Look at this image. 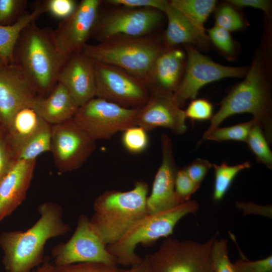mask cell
Listing matches in <instances>:
<instances>
[{
	"label": "cell",
	"mask_w": 272,
	"mask_h": 272,
	"mask_svg": "<svg viewBox=\"0 0 272 272\" xmlns=\"http://www.w3.org/2000/svg\"><path fill=\"white\" fill-rule=\"evenodd\" d=\"M195 200H188L163 212L148 214L135 223L116 242L107 245L118 264L131 266L143 258L135 251L139 244L153 245L159 239L167 238L173 233L177 223L185 216L194 214L198 209Z\"/></svg>",
	"instance_id": "obj_6"
},
{
	"label": "cell",
	"mask_w": 272,
	"mask_h": 272,
	"mask_svg": "<svg viewBox=\"0 0 272 272\" xmlns=\"http://www.w3.org/2000/svg\"><path fill=\"white\" fill-rule=\"evenodd\" d=\"M186 63L184 73L173 93L177 104L181 107L189 99H196L198 91L205 85L229 77L245 76L248 69L229 66L217 63L200 53L191 45H185Z\"/></svg>",
	"instance_id": "obj_10"
},
{
	"label": "cell",
	"mask_w": 272,
	"mask_h": 272,
	"mask_svg": "<svg viewBox=\"0 0 272 272\" xmlns=\"http://www.w3.org/2000/svg\"><path fill=\"white\" fill-rule=\"evenodd\" d=\"M30 105L51 125L73 118L79 107L66 89L58 82L48 95H37Z\"/></svg>",
	"instance_id": "obj_20"
},
{
	"label": "cell",
	"mask_w": 272,
	"mask_h": 272,
	"mask_svg": "<svg viewBox=\"0 0 272 272\" xmlns=\"http://www.w3.org/2000/svg\"><path fill=\"white\" fill-rule=\"evenodd\" d=\"M45 123L30 105L15 113L6 130L15 156L20 147Z\"/></svg>",
	"instance_id": "obj_23"
},
{
	"label": "cell",
	"mask_w": 272,
	"mask_h": 272,
	"mask_svg": "<svg viewBox=\"0 0 272 272\" xmlns=\"http://www.w3.org/2000/svg\"><path fill=\"white\" fill-rule=\"evenodd\" d=\"M207 31L209 38L219 50L229 55L233 53L235 45L230 32L216 25Z\"/></svg>",
	"instance_id": "obj_37"
},
{
	"label": "cell",
	"mask_w": 272,
	"mask_h": 272,
	"mask_svg": "<svg viewBox=\"0 0 272 272\" xmlns=\"http://www.w3.org/2000/svg\"><path fill=\"white\" fill-rule=\"evenodd\" d=\"M200 186L189 178L184 169H178L175 178V192L180 204L189 200L191 196Z\"/></svg>",
	"instance_id": "obj_35"
},
{
	"label": "cell",
	"mask_w": 272,
	"mask_h": 272,
	"mask_svg": "<svg viewBox=\"0 0 272 272\" xmlns=\"http://www.w3.org/2000/svg\"><path fill=\"white\" fill-rule=\"evenodd\" d=\"M41 3L45 13L60 21L72 15L78 4L74 0H45Z\"/></svg>",
	"instance_id": "obj_36"
},
{
	"label": "cell",
	"mask_w": 272,
	"mask_h": 272,
	"mask_svg": "<svg viewBox=\"0 0 272 272\" xmlns=\"http://www.w3.org/2000/svg\"><path fill=\"white\" fill-rule=\"evenodd\" d=\"M217 235L202 243L168 237L145 256L154 272H214L211 250Z\"/></svg>",
	"instance_id": "obj_7"
},
{
	"label": "cell",
	"mask_w": 272,
	"mask_h": 272,
	"mask_svg": "<svg viewBox=\"0 0 272 272\" xmlns=\"http://www.w3.org/2000/svg\"><path fill=\"white\" fill-rule=\"evenodd\" d=\"M165 49L148 36L117 37L98 44L86 43L82 52L94 62L112 65L149 86L155 60Z\"/></svg>",
	"instance_id": "obj_5"
},
{
	"label": "cell",
	"mask_w": 272,
	"mask_h": 272,
	"mask_svg": "<svg viewBox=\"0 0 272 272\" xmlns=\"http://www.w3.org/2000/svg\"><path fill=\"white\" fill-rule=\"evenodd\" d=\"M51 125L45 123L18 150L16 159L36 160L43 153L50 151Z\"/></svg>",
	"instance_id": "obj_26"
},
{
	"label": "cell",
	"mask_w": 272,
	"mask_h": 272,
	"mask_svg": "<svg viewBox=\"0 0 272 272\" xmlns=\"http://www.w3.org/2000/svg\"><path fill=\"white\" fill-rule=\"evenodd\" d=\"M122 272H154L151 265L145 256L142 260L134 265H133L127 269H122Z\"/></svg>",
	"instance_id": "obj_45"
},
{
	"label": "cell",
	"mask_w": 272,
	"mask_h": 272,
	"mask_svg": "<svg viewBox=\"0 0 272 272\" xmlns=\"http://www.w3.org/2000/svg\"><path fill=\"white\" fill-rule=\"evenodd\" d=\"M169 3L202 31H205L204 23L216 5L214 0H172Z\"/></svg>",
	"instance_id": "obj_25"
},
{
	"label": "cell",
	"mask_w": 272,
	"mask_h": 272,
	"mask_svg": "<svg viewBox=\"0 0 272 272\" xmlns=\"http://www.w3.org/2000/svg\"><path fill=\"white\" fill-rule=\"evenodd\" d=\"M99 0H82L68 18L60 21L50 35L59 53L67 61L80 53L87 43L95 23L100 5Z\"/></svg>",
	"instance_id": "obj_14"
},
{
	"label": "cell",
	"mask_w": 272,
	"mask_h": 272,
	"mask_svg": "<svg viewBox=\"0 0 272 272\" xmlns=\"http://www.w3.org/2000/svg\"><path fill=\"white\" fill-rule=\"evenodd\" d=\"M229 4L240 7H248L261 9L268 16L271 10L270 2L265 0H230Z\"/></svg>",
	"instance_id": "obj_44"
},
{
	"label": "cell",
	"mask_w": 272,
	"mask_h": 272,
	"mask_svg": "<svg viewBox=\"0 0 272 272\" xmlns=\"http://www.w3.org/2000/svg\"><path fill=\"white\" fill-rule=\"evenodd\" d=\"M53 264L48 257L44 258L42 263L31 272H51Z\"/></svg>",
	"instance_id": "obj_46"
},
{
	"label": "cell",
	"mask_w": 272,
	"mask_h": 272,
	"mask_svg": "<svg viewBox=\"0 0 272 272\" xmlns=\"http://www.w3.org/2000/svg\"><path fill=\"white\" fill-rule=\"evenodd\" d=\"M184 52L179 49H164L154 64L149 88L173 93L181 80L186 63Z\"/></svg>",
	"instance_id": "obj_21"
},
{
	"label": "cell",
	"mask_w": 272,
	"mask_h": 272,
	"mask_svg": "<svg viewBox=\"0 0 272 272\" xmlns=\"http://www.w3.org/2000/svg\"><path fill=\"white\" fill-rule=\"evenodd\" d=\"M51 272H122L117 265L98 262H83L62 265L53 264Z\"/></svg>",
	"instance_id": "obj_34"
},
{
	"label": "cell",
	"mask_w": 272,
	"mask_h": 272,
	"mask_svg": "<svg viewBox=\"0 0 272 272\" xmlns=\"http://www.w3.org/2000/svg\"><path fill=\"white\" fill-rule=\"evenodd\" d=\"M38 210L39 218L30 228L25 231H4L0 234L2 264L6 272H31L43 262L47 241L70 231V225L63 220L60 205L45 201L39 205Z\"/></svg>",
	"instance_id": "obj_2"
},
{
	"label": "cell",
	"mask_w": 272,
	"mask_h": 272,
	"mask_svg": "<svg viewBox=\"0 0 272 272\" xmlns=\"http://www.w3.org/2000/svg\"><path fill=\"white\" fill-rule=\"evenodd\" d=\"M45 13L41 2H37L33 11L26 12L14 25H0V57L8 64L12 61L14 46L23 30L30 23L38 18Z\"/></svg>",
	"instance_id": "obj_24"
},
{
	"label": "cell",
	"mask_w": 272,
	"mask_h": 272,
	"mask_svg": "<svg viewBox=\"0 0 272 272\" xmlns=\"http://www.w3.org/2000/svg\"><path fill=\"white\" fill-rule=\"evenodd\" d=\"M162 162L155 176L152 190L146 203L148 214L173 209L179 205L175 192V182L178 170L171 138L166 134L161 136Z\"/></svg>",
	"instance_id": "obj_16"
},
{
	"label": "cell",
	"mask_w": 272,
	"mask_h": 272,
	"mask_svg": "<svg viewBox=\"0 0 272 272\" xmlns=\"http://www.w3.org/2000/svg\"><path fill=\"white\" fill-rule=\"evenodd\" d=\"M211 256L214 272H236L228 256L227 240L215 238L212 246Z\"/></svg>",
	"instance_id": "obj_32"
},
{
	"label": "cell",
	"mask_w": 272,
	"mask_h": 272,
	"mask_svg": "<svg viewBox=\"0 0 272 272\" xmlns=\"http://www.w3.org/2000/svg\"><path fill=\"white\" fill-rule=\"evenodd\" d=\"M147 131L139 126L128 128L123 131L122 143L128 152L137 154L144 151L149 145Z\"/></svg>",
	"instance_id": "obj_30"
},
{
	"label": "cell",
	"mask_w": 272,
	"mask_h": 272,
	"mask_svg": "<svg viewBox=\"0 0 272 272\" xmlns=\"http://www.w3.org/2000/svg\"><path fill=\"white\" fill-rule=\"evenodd\" d=\"M246 143L258 162L272 169V152L259 125L255 122L251 128Z\"/></svg>",
	"instance_id": "obj_29"
},
{
	"label": "cell",
	"mask_w": 272,
	"mask_h": 272,
	"mask_svg": "<svg viewBox=\"0 0 272 272\" xmlns=\"http://www.w3.org/2000/svg\"><path fill=\"white\" fill-rule=\"evenodd\" d=\"M66 62L54 46L50 28H42L33 21L20 34L10 64L21 70L38 96L44 97L57 84Z\"/></svg>",
	"instance_id": "obj_3"
},
{
	"label": "cell",
	"mask_w": 272,
	"mask_h": 272,
	"mask_svg": "<svg viewBox=\"0 0 272 272\" xmlns=\"http://www.w3.org/2000/svg\"><path fill=\"white\" fill-rule=\"evenodd\" d=\"M107 3L127 8H149L164 12L169 2L165 0H108Z\"/></svg>",
	"instance_id": "obj_41"
},
{
	"label": "cell",
	"mask_w": 272,
	"mask_h": 272,
	"mask_svg": "<svg viewBox=\"0 0 272 272\" xmlns=\"http://www.w3.org/2000/svg\"><path fill=\"white\" fill-rule=\"evenodd\" d=\"M36 160L16 159L0 182V221L24 201L33 177Z\"/></svg>",
	"instance_id": "obj_19"
},
{
	"label": "cell",
	"mask_w": 272,
	"mask_h": 272,
	"mask_svg": "<svg viewBox=\"0 0 272 272\" xmlns=\"http://www.w3.org/2000/svg\"><path fill=\"white\" fill-rule=\"evenodd\" d=\"M268 36L256 50L245 79L220 103L203 135L218 127L228 117L249 113L260 127L268 144L272 142L270 39Z\"/></svg>",
	"instance_id": "obj_1"
},
{
	"label": "cell",
	"mask_w": 272,
	"mask_h": 272,
	"mask_svg": "<svg viewBox=\"0 0 272 272\" xmlns=\"http://www.w3.org/2000/svg\"><path fill=\"white\" fill-rule=\"evenodd\" d=\"M255 122L252 119L230 126L217 127L206 135H202L200 141L210 140L220 142L235 141L246 142L251 128Z\"/></svg>",
	"instance_id": "obj_28"
},
{
	"label": "cell",
	"mask_w": 272,
	"mask_h": 272,
	"mask_svg": "<svg viewBox=\"0 0 272 272\" xmlns=\"http://www.w3.org/2000/svg\"><path fill=\"white\" fill-rule=\"evenodd\" d=\"M214 168L215 183L213 199L221 200L229 189L236 175L241 171L250 167V163L246 161L235 165H229L226 162L220 165L213 164Z\"/></svg>",
	"instance_id": "obj_27"
},
{
	"label": "cell",
	"mask_w": 272,
	"mask_h": 272,
	"mask_svg": "<svg viewBox=\"0 0 272 272\" xmlns=\"http://www.w3.org/2000/svg\"><path fill=\"white\" fill-rule=\"evenodd\" d=\"M241 255L242 257L233 263L236 272H272L271 255L254 261Z\"/></svg>",
	"instance_id": "obj_39"
},
{
	"label": "cell",
	"mask_w": 272,
	"mask_h": 272,
	"mask_svg": "<svg viewBox=\"0 0 272 272\" xmlns=\"http://www.w3.org/2000/svg\"><path fill=\"white\" fill-rule=\"evenodd\" d=\"M147 103L140 108L137 125L147 131L156 128H167L176 134L187 129L184 110L176 103L173 93L150 88Z\"/></svg>",
	"instance_id": "obj_15"
},
{
	"label": "cell",
	"mask_w": 272,
	"mask_h": 272,
	"mask_svg": "<svg viewBox=\"0 0 272 272\" xmlns=\"http://www.w3.org/2000/svg\"><path fill=\"white\" fill-rule=\"evenodd\" d=\"M57 82L68 91L79 106L96 97L94 62L82 52L71 57L61 69Z\"/></svg>",
	"instance_id": "obj_18"
},
{
	"label": "cell",
	"mask_w": 272,
	"mask_h": 272,
	"mask_svg": "<svg viewBox=\"0 0 272 272\" xmlns=\"http://www.w3.org/2000/svg\"><path fill=\"white\" fill-rule=\"evenodd\" d=\"M216 26L229 32L242 29L244 23L240 15L230 5L221 7L215 15Z\"/></svg>",
	"instance_id": "obj_33"
},
{
	"label": "cell",
	"mask_w": 272,
	"mask_h": 272,
	"mask_svg": "<svg viewBox=\"0 0 272 272\" xmlns=\"http://www.w3.org/2000/svg\"><path fill=\"white\" fill-rule=\"evenodd\" d=\"M51 252L55 265L83 262L117 265L116 258L107 249L90 218L84 214L79 216L75 231L70 239L55 246Z\"/></svg>",
	"instance_id": "obj_9"
},
{
	"label": "cell",
	"mask_w": 272,
	"mask_h": 272,
	"mask_svg": "<svg viewBox=\"0 0 272 272\" xmlns=\"http://www.w3.org/2000/svg\"><path fill=\"white\" fill-rule=\"evenodd\" d=\"M21 71L12 64L0 67V127L6 130L15 113L37 96Z\"/></svg>",
	"instance_id": "obj_17"
},
{
	"label": "cell",
	"mask_w": 272,
	"mask_h": 272,
	"mask_svg": "<svg viewBox=\"0 0 272 272\" xmlns=\"http://www.w3.org/2000/svg\"><path fill=\"white\" fill-rule=\"evenodd\" d=\"M236 207L243 211L245 215L254 214L262 215L267 217H271V206H260L253 202L236 201Z\"/></svg>",
	"instance_id": "obj_43"
},
{
	"label": "cell",
	"mask_w": 272,
	"mask_h": 272,
	"mask_svg": "<svg viewBox=\"0 0 272 272\" xmlns=\"http://www.w3.org/2000/svg\"><path fill=\"white\" fill-rule=\"evenodd\" d=\"M212 165L208 160L198 158L183 169L194 182L200 185Z\"/></svg>",
	"instance_id": "obj_42"
},
{
	"label": "cell",
	"mask_w": 272,
	"mask_h": 272,
	"mask_svg": "<svg viewBox=\"0 0 272 272\" xmlns=\"http://www.w3.org/2000/svg\"><path fill=\"white\" fill-rule=\"evenodd\" d=\"M6 64H8L3 59V58L0 57V67H2V66Z\"/></svg>",
	"instance_id": "obj_47"
},
{
	"label": "cell",
	"mask_w": 272,
	"mask_h": 272,
	"mask_svg": "<svg viewBox=\"0 0 272 272\" xmlns=\"http://www.w3.org/2000/svg\"><path fill=\"white\" fill-rule=\"evenodd\" d=\"M94 63L96 97L127 108L147 103L150 90L145 82L118 67Z\"/></svg>",
	"instance_id": "obj_11"
},
{
	"label": "cell",
	"mask_w": 272,
	"mask_h": 272,
	"mask_svg": "<svg viewBox=\"0 0 272 272\" xmlns=\"http://www.w3.org/2000/svg\"><path fill=\"white\" fill-rule=\"evenodd\" d=\"M27 0H0V25L15 24L27 12Z\"/></svg>",
	"instance_id": "obj_31"
},
{
	"label": "cell",
	"mask_w": 272,
	"mask_h": 272,
	"mask_svg": "<svg viewBox=\"0 0 272 272\" xmlns=\"http://www.w3.org/2000/svg\"><path fill=\"white\" fill-rule=\"evenodd\" d=\"M184 112L186 117L192 121L211 120L213 116V107L211 103L205 99H194Z\"/></svg>",
	"instance_id": "obj_38"
},
{
	"label": "cell",
	"mask_w": 272,
	"mask_h": 272,
	"mask_svg": "<svg viewBox=\"0 0 272 272\" xmlns=\"http://www.w3.org/2000/svg\"><path fill=\"white\" fill-rule=\"evenodd\" d=\"M96 149L93 140L72 118L51 125L50 151L61 173L80 168Z\"/></svg>",
	"instance_id": "obj_13"
},
{
	"label": "cell",
	"mask_w": 272,
	"mask_h": 272,
	"mask_svg": "<svg viewBox=\"0 0 272 272\" xmlns=\"http://www.w3.org/2000/svg\"><path fill=\"white\" fill-rule=\"evenodd\" d=\"M160 11L149 8H121L98 14L91 35L100 42L117 37L146 36L161 22Z\"/></svg>",
	"instance_id": "obj_12"
},
{
	"label": "cell",
	"mask_w": 272,
	"mask_h": 272,
	"mask_svg": "<svg viewBox=\"0 0 272 272\" xmlns=\"http://www.w3.org/2000/svg\"><path fill=\"white\" fill-rule=\"evenodd\" d=\"M149 187L143 180L137 181L130 190H106L93 203L90 219L107 245L117 241L138 220L147 215Z\"/></svg>",
	"instance_id": "obj_4"
},
{
	"label": "cell",
	"mask_w": 272,
	"mask_h": 272,
	"mask_svg": "<svg viewBox=\"0 0 272 272\" xmlns=\"http://www.w3.org/2000/svg\"><path fill=\"white\" fill-rule=\"evenodd\" d=\"M140 108H125L95 97L79 106L73 119L95 141L108 140L137 126Z\"/></svg>",
	"instance_id": "obj_8"
},
{
	"label": "cell",
	"mask_w": 272,
	"mask_h": 272,
	"mask_svg": "<svg viewBox=\"0 0 272 272\" xmlns=\"http://www.w3.org/2000/svg\"><path fill=\"white\" fill-rule=\"evenodd\" d=\"M163 12L168 20L165 40L168 46L184 44L205 46L208 44L209 38L205 31L197 28L169 3Z\"/></svg>",
	"instance_id": "obj_22"
},
{
	"label": "cell",
	"mask_w": 272,
	"mask_h": 272,
	"mask_svg": "<svg viewBox=\"0 0 272 272\" xmlns=\"http://www.w3.org/2000/svg\"><path fill=\"white\" fill-rule=\"evenodd\" d=\"M16 160L6 132L0 127V182Z\"/></svg>",
	"instance_id": "obj_40"
}]
</instances>
